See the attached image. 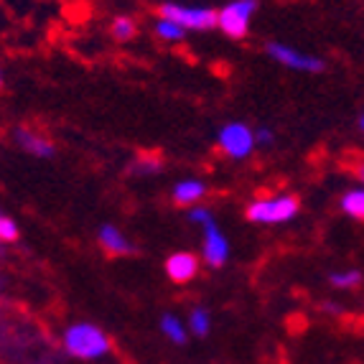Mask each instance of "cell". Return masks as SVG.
Wrapping results in <instances>:
<instances>
[{"mask_svg":"<svg viewBox=\"0 0 364 364\" xmlns=\"http://www.w3.org/2000/svg\"><path fill=\"white\" fill-rule=\"evenodd\" d=\"M166 278L173 283V286H186L196 275L201 273V257L196 252H188V250H178V252H171L164 262Z\"/></svg>","mask_w":364,"mask_h":364,"instance_id":"obj_9","label":"cell"},{"mask_svg":"<svg viewBox=\"0 0 364 364\" xmlns=\"http://www.w3.org/2000/svg\"><path fill=\"white\" fill-rule=\"evenodd\" d=\"M255 140H257V146L270 148V146L275 143V130L270 128V125H262V128H255Z\"/></svg>","mask_w":364,"mask_h":364,"instance_id":"obj_21","label":"cell"},{"mask_svg":"<svg viewBox=\"0 0 364 364\" xmlns=\"http://www.w3.org/2000/svg\"><path fill=\"white\" fill-rule=\"evenodd\" d=\"M339 209L354 222L364 225V186H354L349 191H344L339 199Z\"/></svg>","mask_w":364,"mask_h":364,"instance_id":"obj_14","label":"cell"},{"mask_svg":"<svg viewBox=\"0 0 364 364\" xmlns=\"http://www.w3.org/2000/svg\"><path fill=\"white\" fill-rule=\"evenodd\" d=\"M138 36V21L133 16H115L112 23H109V38L117 43H130L133 38Z\"/></svg>","mask_w":364,"mask_h":364,"instance_id":"obj_18","label":"cell"},{"mask_svg":"<svg viewBox=\"0 0 364 364\" xmlns=\"http://www.w3.org/2000/svg\"><path fill=\"white\" fill-rule=\"evenodd\" d=\"M158 18H171L186 31H212L217 28L219 11L209 6H183V3H161L156 8Z\"/></svg>","mask_w":364,"mask_h":364,"instance_id":"obj_4","label":"cell"},{"mask_svg":"<svg viewBox=\"0 0 364 364\" xmlns=\"http://www.w3.org/2000/svg\"><path fill=\"white\" fill-rule=\"evenodd\" d=\"M301 212V199L296 194H265V196H255L245 207V219L252 222V225H265V227H278V225H288L298 217Z\"/></svg>","mask_w":364,"mask_h":364,"instance_id":"obj_2","label":"cell"},{"mask_svg":"<svg viewBox=\"0 0 364 364\" xmlns=\"http://www.w3.org/2000/svg\"><path fill=\"white\" fill-rule=\"evenodd\" d=\"M257 11H260L257 0H230L219 11L217 28L232 41H240L250 33V26H252Z\"/></svg>","mask_w":364,"mask_h":364,"instance_id":"obj_5","label":"cell"},{"mask_svg":"<svg viewBox=\"0 0 364 364\" xmlns=\"http://www.w3.org/2000/svg\"><path fill=\"white\" fill-rule=\"evenodd\" d=\"M357 128H359V133L364 135V109L359 112V117H357Z\"/></svg>","mask_w":364,"mask_h":364,"instance_id":"obj_24","label":"cell"},{"mask_svg":"<svg viewBox=\"0 0 364 364\" xmlns=\"http://www.w3.org/2000/svg\"><path fill=\"white\" fill-rule=\"evenodd\" d=\"M64 354L79 362H100L112 354V339L102 326L92 321H74L61 331L59 339Z\"/></svg>","mask_w":364,"mask_h":364,"instance_id":"obj_1","label":"cell"},{"mask_svg":"<svg viewBox=\"0 0 364 364\" xmlns=\"http://www.w3.org/2000/svg\"><path fill=\"white\" fill-rule=\"evenodd\" d=\"M265 54H267V59H273L275 64L291 69V72L321 74L323 69H326V61H323L321 56L301 51V49H296V46H291V43H283V41H267Z\"/></svg>","mask_w":364,"mask_h":364,"instance_id":"obj_6","label":"cell"},{"mask_svg":"<svg viewBox=\"0 0 364 364\" xmlns=\"http://www.w3.org/2000/svg\"><path fill=\"white\" fill-rule=\"evenodd\" d=\"M212 311L207 306H194V309L188 311L186 316V326H188V334L196 336V339H207L212 334Z\"/></svg>","mask_w":364,"mask_h":364,"instance_id":"obj_13","label":"cell"},{"mask_svg":"<svg viewBox=\"0 0 364 364\" xmlns=\"http://www.w3.org/2000/svg\"><path fill=\"white\" fill-rule=\"evenodd\" d=\"M326 280L334 291H357L362 286L364 275L359 267H344V270H331Z\"/></svg>","mask_w":364,"mask_h":364,"instance_id":"obj_16","label":"cell"},{"mask_svg":"<svg viewBox=\"0 0 364 364\" xmlns=\"http://www.w3.org/2000/svg\"><path fill=\"white\" fill-rule=\"evenodd\" d=\"M204 240H201V262L209 267V270H222V267L227 265V260H230V237L222 232V227L217 225V222H212V225L204 227Z\"/></svg>","mask_w":364,"mask_h":364,"instance_id":"obj_7","label":"cell"},{"mask_svg":"<svg viewBox=\"0 0 364 364\" xmlns=\"http://www.w3.org/2000/svg\"><path fill=\"white\" fill-rule=\"evenodd\" d=\"M352 173H354V178L364 186V156H357L352 161Z\"/></svg>","mask_w":364,"mask_h":364,"instance_id":"obj_22","label":"cell"},{"mask_svg":"<svg viewBox=\"0 0 364 364\" xmlns=\"http://www.w3.org/2000/svg\"><path fill=\"white\" fill-rule=\"evenodd\" d=\"M217 148L222 156L232 158V161H245L255 153L257 140H255V128H250L247 122L232 120L225 122L217 130Z\"/></svg>","mask_w":364,"mask_h":364,"instance_id":"obj_3","label":"cell"},{"mask_svg":"<svg viewBox=\"0 0 364 364\" xmlns=\"http://www.w3.org/2000/svg\"><path fill=\"white\" fill-rule=\"evenodd\" d=\"M11 135L13 143L28 156H36L41 161H49V158L56 156V143L43 130H38L36 125H16Z\"/></svg>","mask_w":364,"mask_h":364,"instance_id":"obj_8","label":"cell"},{"mask_svg":"<svg viewBox=\"0 0 364 364\" xmlns=\"http://www.w3.org/2000/svg\"><path fill=\"white\" fill-rule=\"evenodd\" d=\"M188 222H194V225H199L201 230L207 225H212V222H217L212 214V209H207L204 204H199V207H191L188 209Z\"/></svg>","mask_w":364,"mask_h":364,"instance_id":"obj_20","label":"cell"},{"mask_svg":"<svg viewBox=\"0 0 364 364\" xmlns=\"http://www.w3.org/2000/svg\"><path fill=\"white\" fill-rule=\"evenodd\" d=\"M321 311H323V314H328V316H341V314H344V309H341L336 301H323Z\"/></svg>","mask_w":364,"mask_h":364,"instance_id":"obj_23","label":"cell"},{"mask_svg":"<svg viewBox=\"0 0 364 364\" xmlns=\"http://www.w3.org/2000/svg\"><path fill=\"white\" fill-rule=\"evenodd\" d=\"M3 87H6V79H3V72H0V92H3Z\"/></svg>","mask_w":364,"mask_h":364,"instance_id":"obj_25","label":"cell"},{"mask_svg":"<svg viewBox=\"0 0 364 364\" xmlns=\"http://www.w3.org/2000/svg\"><path fill=\"white\" fill-rule=\"evenodd\" d=\"M158 326H161V334H164L173 346H183L188 341V336H191V334H188L186 321H181V316L171 314V311L161 316Z\"/></svg>","mask_w":364,"mask_h":364,"instance_id":"obj_12","label":"cell"},{"mask_svg":"<svg viewBox=\"0 0 364 364\" xmlns=\"http://www.w3.org/2000/svg\"><path fill=\"white\" fill-rule=\"evenodd\" d=\"M21 240V230L18 222H13V217L0 212V242L3 245H13Z\"/></svg>","mask_w":364,"mask_h":364,"instance_id":"obj_19","label":"cell"},{"mask_svg":"<svg viewBox=\"0 0 364 364\" xmlns=\"http://www.w3.org/2000/svg\"><path fill=\"white\" fill-rule=\"evenodd\" d=\"M209 188L204 181L199 178H183L178 181L176 186L171 188V204L178 209H191V207H199L201 201L207 199Z\"/></svg>","mask_w":364,"mask_h":364,"instance_id":"obj_11","label":"cell"},{"mask_svg":"<svg viewBox=\"0 0 364 364\" xmlns=\"http://www.w3.org/2000/svg\"><path fill=\"white\" fill-rule=\"evenodd\" d=\"M153 36L164 43H183L188 36V31L171 18H156L153 21Z\"/></svg>","mask_w":364,"mask_h":364,"instance_id":"obj_15","label":"cell"},{"mask_svg":"<svg viewBox=\"0 0 364 364\" xmlns=\"http://www.w3.org/2000/svg\"><path fill=\"white\" fill-rule=\"evenodd\" d=\"M158 171H164V156L161 153H138L130 161L133 176H156Z\"/></svg>","mask_w":364,"mask_h":364,"instance_id":"obj_17","label":"cell"},{"mask_svg":"<svg viewBox=\"0 0 364 364\" xmlns=\"http://www.w3.org/2000/svg\"><path fill=\"white\" fill-rule=\"evenodd\" d=\"M97 245L107 257H130L135 255V242L120 227L102 225L97 230Z\"/></svg>","mask_w":364,"mask_h":364,"instance_id":"obj_10","label":"cell"}]
</instances>
